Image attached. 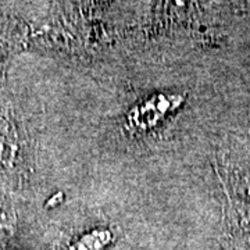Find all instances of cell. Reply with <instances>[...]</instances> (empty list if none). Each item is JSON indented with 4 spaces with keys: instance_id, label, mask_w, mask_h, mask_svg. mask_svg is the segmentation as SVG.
Listing matches in <instances>:
<instances>
[]
</instances>
